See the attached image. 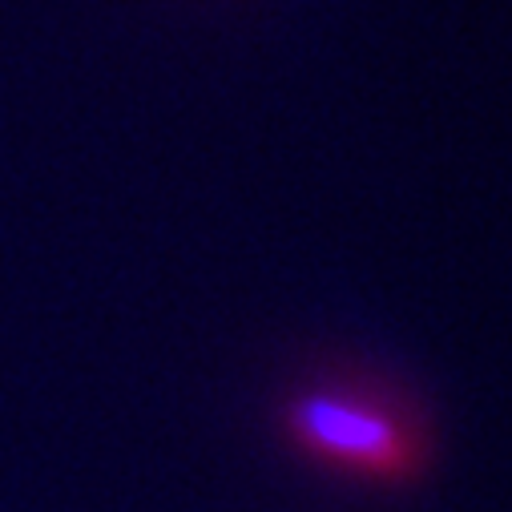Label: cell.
I'll return each instance as SVG.
<instances>
[{"label":"cell","mask_w":512,"mask_h":512,"mask_svg":"<svg viewBox=\"0 0 512 512\" xmlns=\"http://www.w3.org/2000/svg\"><path fill=\"white\" fill-rule=\"evenodd\" d=\"M283 448L323 476L359 488L408 492L436 464L428 416L371 375H315L275 412Z\"/></svg>","instance_id":"obj_1"}]
</instances>
